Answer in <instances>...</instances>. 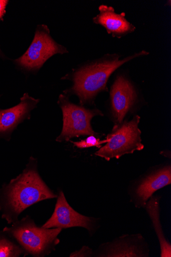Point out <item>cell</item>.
Here are the masks:
<instances>
[{"label": "cell", "mask_w": 171, "mask_h": 257, "mask_svg": "<svg viewBox=\"0 0 171 257\" xmlns=\"http://www.w3.org/2000/svg\"><path fill=\"white\" fill-rule=\"evenodd\" d=\"M149 246L140 234L121 236L101 245L94 256L145 257L149 256Z\"/></svg>", "instance_id": "cell-9"}, {"label": "cell", "mask_w": 171, "mask_h": 257, "mask_svg": "<svg viewBox=\"0 0 171 257\" xmlns=\"http://www.w3.org/2000/svg\"><path fill=\"white\" fill-rule=\"evenodd\" d=\"M62 230L59 228L38 227L29 216L4 229L16 239L24 251L33 256H44L55 250L60 243L58 236Z\"/></svg>", "instance_id": "cell-3"}, {"label": "cell", "mask_w": 171, "mask_h": 257, "mask_svg": "<svg viewBox=\"0 0 171 257\" xmlns=\"http://www.w3.org/2000/svg\"><path fill=\"white\" fill-rule=\"evenodd\" d=\"M159 196H152L146 203L144 208L152 222L160 247L161 257L171 256V245L165 237L160 220Z\"/></svg>", "instance_id": "cell-13"}, {"label": "cell", "mask_w": 171, "mask_h": 257, "mask_svg": "<svg viewBox=\"0 0 171 257\" xmlns=\"http://www.w3.org/2000/svg\"><path fill=\"white\" fill-rule=\"evenodd\" d=\"M39 102L31 97L28 93L24 94L21 102L17 106L5 110H0V134L12 132L20 123L29 116Z\"/></svg>", "instance_id": "cell-12"}, {"label": "cell", "mask_w": 171, "mask_h": 257, "mask_svg": "<svg viewBox=\"0 0 171 257\" xmlns=\"http://www.w3.org/2000/svg\"><path fill=\"white\" fill-rule=\"evenodd\" d=\"M3 196V217L10 223L17 219L19 215L30 206L58 197L40 176L37 161L33 158H31L23 172L6 187Z\"/></svg>", "instance_id": "cell-1"}, {"label": "cell", "mask_w": 171, "mask_h": 257, "mask_svg": "<svg viewBox=\"0 0 171 257\" xmlns=\"http://www.w3.org/2000/svg\"><path fill=\"white\" fill-rule=\"evenodd\" d=\"M99 10V14L93 19L94 23L103 27L113 37L120 39L135 31V27L126 19L124 13L117 14L113 7L105 5L101 6Z\"/></svg>", "instance_id": "cell-11"}, {"label": "cell", "mask_w": 171, "mask_h": 257, "mask_svg": "<svg viewBox=\"0 0 171 257\" xmlns=\"http://www.w3.org/2000/svg\"><path fill=\"white\" fill-rule=\"evenodd\" d=\"M68 53L65 47L56 42L49 34V31L38 30L30 48L17 63L28 69H36L53 56Z\"/></svg>", "instance_id": "cell-6"}, {"label": "cell", "mask_w": 171, "mask_h": 257, "mask_svg": "<svg viewBox=\"0 0 171 257\" xmlns=\"http://www.w3.org/2000/svg\"><path fill=\"white\" fill-rule=\"evenodd\" d=\"M171 183V167L166 166L142 179L135 186L131 198L136 207H144L158 190Z\"/></svg>", "instance_id": "cell-10"}, {"label": "cell", "mask_w": 171, "mask_h": 257, "mask_svg": "<svg viewBox=\"0 0 171 257\" xmlns=\"http://www.w3.org/2000/svg\"><path fill=\"white\" fill-rule=\"evenodd\" d=\"M140 116L136 115L132 120L114 127L113 132L107 138L106 144L95 155L110 161L142 150L144 146L141 143V131L138 128Z\"/></svg>", "instance_id": "cell-4"}, {"label": "cell", "mask_w": 171, "mask_h": 257, "mask_svg": "<svg viewBox=\"0 0 171 257\" xmlns=\"http://www.w3.org/2000/svg\"><path fill=\"white\" fill-rule=\"evenodd\" d=\"M97 220V219L84 216L76 211L68 203L63 192L60 191L52 216L42 227L62 229L81 227L87 229L92 235L96 230Z\"/></svg>", "instance_id": "cell-7"}, {"label": "cell", "mask_w": 171, "mask_h": 257, "mask_svg": "<svg viewBox=\"0 0 171 257\" xmlns=\"http://www.w3.org/2000/svg\"><path fill=\"white\" fill-rule=\"evenodd\" d=\"M149 54L142 51L123 59L118 54L105 55L80 68L73 74V86L70 91L79 97L82 104L90 102L99 93L108 90L109 78L117 69L136 58Z\"/></svg>", "instance_id": "cell-2"}, {"label": "cell", "mask_w": 171, "mask_h": 257, "mask_svg": "<svg viewBox=\"0 0 171 257\" xmlns=\"http://www.w3.org/2000/svg\"><path fill=\"white\" fill-rule=\"evenodd\" d=\"M23 250L6 239H0V257L19 256Z\"/></svg>", "instance_id": "cell-14"}, {"label": "cell", "mask_w": 171, "mask_h": 257, "mask_svg": "<svg viewBox=\"0 0 171 257\" xmlns=\"http://www.w3.org/2000/svg\"><path fill=\"white\" fill-rule=\"evenodd\" d=\"M59 104L63 112V127L61 135L57 138L58 142H69L73 138L81 136L96 134L91 126V121L96 115H103L97 109H88L72 103L64 95H61Z\"/></svg>", "instance_id": "cell-5"}, {"label": "cell", "mask_w": 171, "mask_h": 257, "mask_svg": "<svg viewBox=\"0 0 171 257\" xmlns=\"http://www.w3.org/2000/svg\"><path fill=\"white\" fill-rule=\"evenodd\" d=\"M108 142L107 139L101 140L99 138H96L94 135L89 136L85 140H81L80 142H71L74 146L79 149H86L91 147H96L101 148L102 145L106 144Z\"/></svg>", "instance_id": "cell-15"}, {"label": "cell", "mask_w": 171, "mask_h": 257, "mask_svg": "<svg viewBox=\"0 0 171 257\" xmlns=\"http://www.w3.org/2000/svg\"><path fill=\"white\" fill-rule=\"evenodd\" d=\"M110 96L111 113L118 125L123 122L126 114L136 104L137 91L129 79L124 75H118L111 87Z\"/></svg>", "instance_id": "cell-8"}, {"label": "cell", "mask_w": 171, "mask_h": 257, "mask_svg": "<svg viewBox=\"0 0 171 257\" xmlns=\"http://www.w3.org/2000/svg\"><path fill=\"white\" fill-rule=\"evenodd\" d=\"M8 2L7 0H0V20L6 13V8Z\"/></svg>", "instance_id": "cell-17"}, {"label": "cell", "mask_w": 171, "mask_h": 257, "mask_svg": "<svg viewBox=\"0 0 171 257\" xmlns=\"http://www.w3.org/2000/svg\"><path fill=\"white\" fill-rule=\"evenodd\" d=\"M93 255L92 249L88 246H83L80 250L72 252L70 256H91Z\"/></svg>", "instance_id": "cell-16"}]
</instances>
